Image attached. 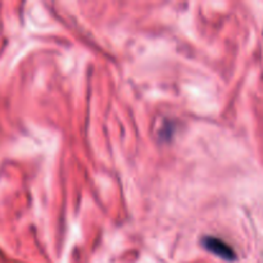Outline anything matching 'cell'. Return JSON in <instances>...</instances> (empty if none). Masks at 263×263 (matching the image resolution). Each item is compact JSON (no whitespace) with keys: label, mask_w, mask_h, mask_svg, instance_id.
I'll return each mask as SVG.
<instances>
[{"label":"cell","mask_w":263,"mask_h":263,"mask_svg":"<svg viewBox=\"0 0 263 263\" xmlns=\"http://www.w3.org/2000/svg\"><path fill=\"white\" fill-rule=\"evenodd\" d=\"M203 244H204V247L208 251L215 253L216 256L221 257V258L228 259V261H234L236 258V254L234 252V249L229 244H226L225 241L221 240V239L205 238L203 240Z\"/></svg>","instance_id":"1"}]
</instances>
